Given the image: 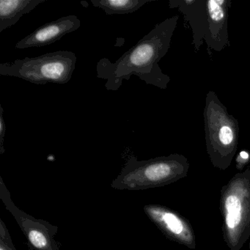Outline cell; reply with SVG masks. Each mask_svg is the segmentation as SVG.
<instances>
[{"instance_id":"cell-11","label":"cell","mask_w":250,"mask_h":250,"mask_svg":"<svg viewBox=\"0 0 250 250\" xmlns=\"http://www.w3.org/2000/svg\"><path fill=\"white\" fill-rule=\"evenodd\" d=\"M46 0H1L0 1V33L15 25L24 15L30 14L38 5Z\"/></svg>"},{"instance_id":"cell-3","label":"cell","mask_w":250,"mask_h":250,"mask_svg":"<svg viewBox=\"0 0 250 250\" xmlns=\"http://www.w3.org/2000/svg\"><path fill=\"white\" fill-rule=\"evenodd\" d=\"M222 234L230 250H241L250 238V167L235 174L221 188Z\"/></svg>"},{"instance_id":"cell-1","label":"cell","mask_w":250,"mask_h":250,"mask_svg":"<svg viewBox=\"0 0 250 250\" xmlns=\"http://www.w3.org/2000/svg\"><path fill=\"white\" fill-rule=\"evenodd\" d=\"M178 20V16H174L156 24L115 62L107 58L100 60L96 65L97 77L106 81L105 88L116 91L124 80L128 81L132 75L147 84L163 90L167 88L170 77L164 74L159 62L170 48Z\"/></svg>"},{"instance_id":"cell-6","label":"cell","mask_w":250,"mask_h":250,"mask_svg":"<svg viewBox=\"0 0 250 250\" xmlns=\"http://www.w3.org/2000/svg\"><path fill=\"white\" fill-rule=\"evenodd\" d=\"M0 199L21 228L31 250H61L59 243L55 238L59 229L58 227L48 221L36 219L19 208L13 201L2 177H0Z\"/></svg>"},{"instance_id":"cell-9","label":"cell","mask_w":250,"mask_h":250,"mask_svg":"<svg viewBox=\"0 0 250 250\" xmlns=\"http://www.w3.org/2000/svg\"><path fill=\"white\" fill-rule=\"evenodd\" d=\"M81 26V21L77 16L61 17L55 21L46 23L33 33L21 39L16 44L17 49L43 47L61 40L63 36L77 31Z\"/></svg>"},{"instance_id":"cell-13","label":"cell","mask_w":250,"mask_h":250,"mask_svg":"<svg viewBox=\"0 0 250 250\" xmlns=\"http://www.w3.org/2000/svg\"><path fill=\"white\" fill-rule=\"evenodd\" d=\"M0 250H17L2 219H0Z\"/></svg>"},{"instance_id":"cell-14","label":"cell","mask_w":250,"mask_h":250,"mask_svg":"<svg viewBox=\"0 0 250 250\" xmlns=\"http://www.w3.org/2000/svg\"><path fill=\"white\" fill-rule=\"evenodd\" d=\"M250 162V151L241 150L238 153L235 159V166L238 170L242 172L244 168Z\"/></svg>"},{"instance_id":"cell-5","label":"cell","mask_w":250,"mask_h":250,"mask_svg":"<svg viewBox=\"0 0 250 250\" xmlns=\"http://www.w3.org/2000/svg\"><path fill=\"white\" fill-rule=\"evenodd\" d=\"M77 55L58 51L36 58L17 59L0 64V75L14 77L36 84H67L75 71Z\"/></svg>"},{"instance_id":"cell-10","label":"cell","mask_w":250,"mask_h":250,"mask_svg":"<svg viewBox=\"0 0 250 250\" xmlns=\"http://www.w3.org/2000/svg\"><path fill=\"white\" fill-rule=\"evenodd\" d=\"M169 8H177L183 14L192 32L194 51L198 52L204 43L208 25L206 0H170Z\"/></svg>"},{"instance_id":"cell-15","label":"cell","mask_w":250,"mask_h":250,"mask_svg":"<svg viewBox=\"0 0 250 250\" xmlns=\"http://www.w3.org/2000/svg\"><path fill=\"white\" fill-rule=\"evenodd\" d=\"M3 108L2 105L0 106V154L5 153L4 148V138L6 133V124L3 118Z\"/></svg>"},{"instance_id":"cell-7","label":"cell","mask_w":250,"mask_h":250,"mask_svg":"<svg viewBox=\"0 0 250 250\" xmlns=\"http://www.w3.org/2000/svg\"><path fill=\"white\" fill-rule=\"evenodd\" d=\"M143 210L146 216L168 239L190 250H195L197 243L192 225L181 213L158 204L146 205Z\"/></svg>"},{"instance_id":"cell-2","label":"cell","mask_w":250,"mask_h":250,"mask_svg":"<svg viewBox=\"0 0 250 250\" xmlns=\"http://www.w3.org/2000/svg\"><path fill=\"white\" fill-rule=\"evenodd\" d=\"M190 165L179 153L138 160L130 156L117 178L111 183L116 190L140 191L165 187L187 177Z\"/></svg>"},{"instance_id":"cell-12","label":"cell","mask_w":250,"mask_h":250,"mask_svg":"<svg viewBox=\"0 0 250 250\" xmlns=\"http://www.w3.org/2000/svg\"><path fill=\"white\" fill-rule=\"evenodd\" d=\"M153 1L154 0H91V3L110 16L132 14Z\"/></svg>"},{"instance_id":"cell-8","label":"cell","mask_w":250,"mask_h":250,"mask_svg":"<svg viewBox=\"0 0 250 250\" xmlns=\"http://www.w3.org/2000/svg\"><path fill=\"white\" fill-rule=\"evenodd\" d=\"M231 5V0H206L208 25L204 42L210 55L211 50L220 52L229 46L228 23Z\"/></svg>"},{"instance_id":"cell-4","label":"cell","mask_w":250,"mask_h":250,"mask_svg":"<svg viewBox=\"0 0 250 250\" xmlns=\"http://www.w3.org/2000/svg\"><path fill=\"white\" fill-rule=\"evenodd\" d=\"M203 117L209 159L214 167L226 170L238 150V121L228 113L226 106L212 90L206 94Z\"/></svg>"},{"instance_id":"cell-16","label":"cell","mask_w":250,"mask_h":250,"mask_svg":"<svg viewBox=\"0 0 250 250\" xmlns=\"http://www.w3.org/2000/svg\"><path fill=\"white\" fill-rule=\"evenodd\" d=\"M81 4L83 5H84V7H85V8H87V7H88V3H87V2H84V1H83V2H82Z\"/></svg>"}]
</instances>
